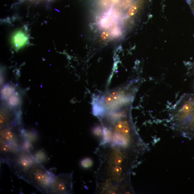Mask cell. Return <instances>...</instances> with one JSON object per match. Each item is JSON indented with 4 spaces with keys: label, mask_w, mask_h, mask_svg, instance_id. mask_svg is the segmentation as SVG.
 Instances as JSON below:
<instances>
[{
    "label": "cell",
    "mask_w": 194,
    "mask_h": 194,
    "mask_svg": "<svg viewBox=\"0 0 194 194\" xmlns=\"http://www.w3.org/2000/svg\"><path fill=\"white\" fill-rule=\"evenodd\" d=\"M137 82L104 94L94 107V113L102 117L105 114L118 111L132 104L138 89Z\"/></svg>",
    "instance_id": "1"
},
{
    "label": "cell",
    "mask_w": 194,
    "mask_h": 194,
    "mask_svg": "<svg viewBox=\"0 0 194 194\" xmlns=\"http://www.w3.org/2000/svg\"><path fill=\"white\" fill-rule=\"evenodd\" d=\"M194 114V94H184L173 106L171 112V125L181 132Z\"/></svg>",
    "instance_id": "2"
},
{
    "label": "cell",
    "mask_w": 194,
    "mask_h": 194,
    "mask_svg": "<svg viewBox=\"0 0 194 194\" xmlns=\"http://www.w3.org/2000/svg\"><path fill=\"white\" fill-rule=\"evenodd\" d=\"M55 175L37 163L26 172L19 176L44 193H49L50 186Z\"/></svg>",
    "instance_id": "3"
},
{
    "label": "cell",
    "mask_w": 194,
    "mask_h": 194,
    "mask_svg": "<svg viewBox=\"0 0 194 194\" xmlns=\"http://www.w3.org/2000/svg\"><path fill=\"white\" fill-rule=\"evenodd\" d=\"M72 175L61 174L55 175L50 186L49 193L71 194L73 192Z\"/></svg>",
    "instance_id": "4"
},
{
    "label": "cell",
    "mask_w": 194,
    "mask_h": 194,
    "mask_svg": "<svg viewBox=\"0 0 194 194\" xmlns=\"http://www.w3.org/2000/svg\"><path fill=\"white\" fill-rule=\"evenodd\" d=\"M19 108L13 109L3 106L1 109V128L17 126L21 121Z\"/></svg>",
    "instance_id": "5"
},
{
    "label": "cell",
    "mask_w": 194,
    "mask_h": 194,
    "mask_svg": "<svg viewBox=\"0 0 194 194\" xmlns=\"http://www.w3.org/2000/svg\"><path fill=\"white\" fill-rule=\"evenodd\" d=\"M14 167L16 170V172L19 176L27 171L36 163L34 157L29 152L23 151L18 153L15 157Z\"/></svg>",
    "instance_id": "6"
},
{
    "label": "cell",
    "mask_w": 194,
    "mask_h": 194,
    "mask_svg": "<svg viewBox=\"0 0 194 194\" xmlns=\"http://www.w3.org/2000/svg\"><path fill=\"white\" fill-rule=\"evenodd\" d=\"M29 37L27 34L22 30H18L13 34L12 38V43L16 50H19L27 44Z\"/></svg>",
    "instance_id": "7"
},
{
    "label": "cell",
    "mask_w": 194,
    "mask_h": 194,
    "mask_svg": "<svg viewBox=\"0 0 194 194\" xmlns=\"http://www.w3.org/2000/svg\"><path fill=\"white\" fill-rule=\"evenodd\" d=\"M21 98L20 94L17 91L6 101L3 102L4 105L11 109L19 108L21 104Z\"/></svg>",
    "instance_id": "8"
},
{
    "label": "cell",
    "mask_w": 194,
    "mask_h": 194,
    "mask_svg": "<svg viewBox=\"0 0 194 194\" xmlns=\"http://www.w3.org/2000/svg\"><path fill=\"white\" fill-rule=\"evenodd\" d=\"M15 86L10 84H6L4 85L1 90V98L3 102L15 93L16 90Z\"/></svg>",
    "instance_id": "9"
},
{
    "label": "cell",
    "mask_w": 194,
    "mask_h": 194,
    "mask_svg": "<svg viewBox=\"0 0 194 194\" xmlns=\"http://www.w3.org/2000/svg\"><path fill=\"white\" fill-rule=\"evenodd\" d=\"M180 132L185 136L194 137V114Z\"/></svg>",
    "instance_id": "10"
},
{
    "label": "cell",
    "mask_w": 194,
    "mask_h": 194,
    "mask_svg": "<svg viewBox=\"0 0 194 194\" xmlns=\"http://www.w3.org/2000/svg\"><path fill=\"white\" fill-rule=\"evenodd\" d=\"M34 157L36 161L40 163L44 162L47 159L45 153L42 151L37 152L36 154Z\"/></svg>",
    "instance_id": "11"
},
{
    "label": "cell",
    "mask_w": 194,
    "mask_h": 194,
    "mask_svg": "<svg viewBox=\"0 0 194 194\" xmlns=\"http://www.w3.org/2000/svg\"><path fill=\"white\" fill-rule=\"evenodd\" d=\"M93 164V162L90 158H86L82 160L81 162L82 167L85 169H89L91 168Z\"/></svg>",
    "instance_id": "12"
},
{
    "label": "cell",
    "mask_w": 194,
    "mask_h": 194,
    "mask_svg": "<svg viewBox=\"0 0 194 194\" xmlns=\"http://www.w3.org/2000/svg\"><path fill=\"white\" fill-rule=\"evenodd\" d=\"M94 135L97 137L103 136V129L100 126H97L94 128L93 129Z\"/></svg>",
    "instance_id": "13"
},
{
    "label": "cell",
    "mask_w": 194,
    "mask_h": 194,
    "mask_svg": "<svg viewBox=\"0 0 194 194\" xmlns=\"http://www.w3.org/2000/svg\"><path fill=\"white\" fill-rule=\"evenodd\" d=\"M187 75L189 76H194V63H192L188 69Z\"/></svg>",
    "instance_id": "14"
},
{
    "label": "cell",
    "mask_w": 194,
    "mask_h": 194,
    "mask_svg": "<svg viewBox=\"0 0 194 194\" xmlns=\"http://www.w3.org/2000/svg\"><path fill=\"white\" fill-rule=\"evenodd\" d=\"M137 7L136 6H133L132 7L131 9H129L128 13H129V16H133L135 15L136 13H137Z\"/></svg>",
    "instance_id": "15"
},
{
    "label": "cell",
    "mask_w": 194,
    "mask_h": 194,
    "mask_svg": "<svg viewBox=\"0 0 194 194\" xmlns=\"http://www.w3.org/2000/svg\"><path fill=\"white\" fill-rule=\"evenodd\" d=\"M109 34L108 32L105 31L102 33L101 37L103 41H105L109 37Z\"/></svg>",
    "instance_id": "16"
},
{
    "label": "cell",
    "mask_w": 194,
    "mask_h": 194,
    "mask_svg": "<svg viewBox=\"0 0 194 194\" xmlns=\"http://www.w3.org/2000/svg\"><path fill=\"white\" fill-rule=\"evenodd\" d=\"M194 13V0H187Z\"/></svg>",
    "instance_id": "17"
},
{
    "label": "cell",
    "mask_w": 194,
    "mask_h": 194,
    "mask_svg": "<svg viewBox=\"0 0 194 194\" xmlns=\"http://www.w3.org/2000/svg\"><path fill=\"white\" fill-rule=\"evenodd\" d=\"M119 1V0H111L112 2L114 4L117 3Z\"/></svg>",
    "instance_id": "18"
},
{
    "label": "cell",
    "mask_w": 194,
    "mask_h": 194,
    "mask_svg": "<svg viewBox=\"0 0 194 194\" xmlns=\"http://www.w3.org/2000/svg\"><path fill=\"white\" fill-rule=\"evenodd\" d=\"M126 1H131V0H126Z\"/></svg>",
    "instance_id": "19"
}]
</instances>
